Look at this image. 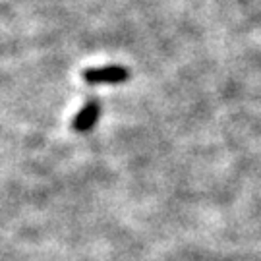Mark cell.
Wrapping results in <instances>:
<instances>
[{
  "label": "cell",
  "instance_id": "7a4b0ae2",
  "mask_svg": "<svg viewBox=\"0 0 261 261\" xmlns=\"http://www.w3.org/2000/svg\"><path fill=\"white\" fill-rule=\"evenodd\" d=\"M99 116H101V103H99V99L91 97L84 105V109H80V112L75 114L72 128L75 132H89L99 122Z\"/></svg>",
  "mask_w": 261,
  "mask_h": 261
},
{
  "label": "cell",
  "instance_id": "6da1fadb",
  "mask_svg": "<svg viewBox=\"0 0 261 261\" xmlns=\"http://www.w3.org/2000/svg\"><path fill=\"white\" fill-rule=\"evenodd\" d=\"M82 75L89 85L120 84V82H126L130 77V72L124 66H99V68H87Z\"/></svg>",
  "mask_w": 261,
  "mask_h": 261
}]
</instances>
